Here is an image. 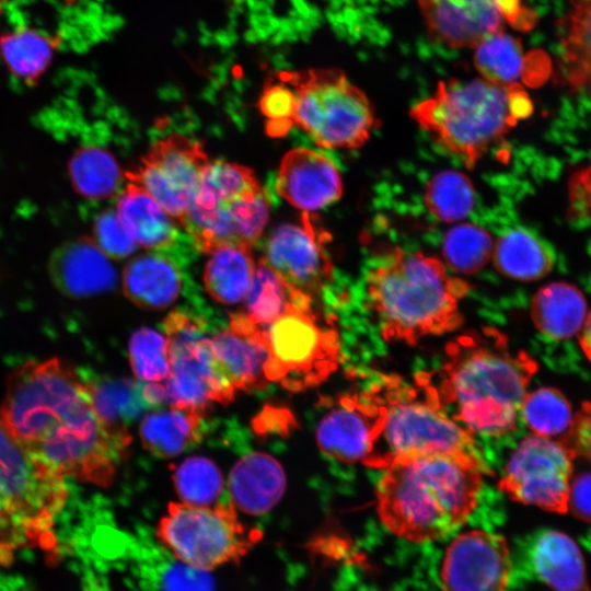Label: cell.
Here are the masks:
<instances>
[{
  "instance_id": "45",
  "label": "cell",
  "mask_w": 591,
  "mask_h": 591,
  "mask_svg": "<svg viewBox=\"0 0 591 591\" xmlns=\"http://www.w3.org/2000/svg\"><path fill=\"white\" fill-rule=\"evenodd\" d=\"M561 441L576 454L591 461V403H584L573 416L572 425Z\"/></svg>"
},
{
  "instance_id": "39",
  "label": "cell",
  "mask_w": 591,
  "mask_h": 591,
  "mask_svg": "<svg viewBox=\"0 0 591 591\" xmlns=\"http://www.w3.org/2000/svg\"><path fill=\"white\" fill-rule=\"evenodd\" d=\"M175 490L183 502L210 506L220 496L223 479L218 466L207 457L192 456L173 470Z\"/></svg>"
},
{
  "instance_id": "30",
  "label": "cell",
  "mask_w": 591,
  "mask_h": 591,
  "mask_svg": "<svg viewBox=\"0 0 591 591\" xmlns=\"http://www.w3.org/2000/svg\"><path fill=\"white\" fill-rule=\"evenodd\" d=\"M209 254L204 271L207 292L222 304L243 301L251 288L256 267L252 247L224 245Z\"/></svg>"
},
{
  "instance_id": "35",
  "label": "cell",
  "mask_w": 591,
  "mask_h": 591,
  "mask_svg": "<svg viewBox=\"0 0 591 591\" xmlns=\"http://www.w3.org/2000/svg\"><path fill=\"white\" fill-rule=\"evenodd\" d=\"M425 202L440 221L455 222L467 217L475 202L471 179L457 171H442L427 184Z\"/></svg>"
},
{
  "instance_id": "27",
  "label": "cell",
  "mask_w": 591,
  "mask_h": 591,
  "mask_svg": "<svg viewBox=\"0 0 591 591\" xmlns=\"http://www.w3.org/2000/svg\"><path fill=\"white\" fill-rule=\"evenodd\" d=\"M116 212L138 245L166 248L174 243L177 222L139 185L130 182L117 201Z\"/></svg>"
},
{
  "instance_id": "9",
  "label": "cell",
  "mask_w": 591,
  "mask_h": 591,
  "mask_svg": "<svg viewBox=\"0 0 591 591\" xmlns=\"http://www.w3.org/2000/svg\"><path fill=\"white\" fill-rule=\"evenodd\" d=\"M293 89V125L327 149H355L375 125L366 93L339 69H310L279 73Z\"/></svg>"
},
{
  "instance_id": "16",
  "label": "cell",
  "mask_w": 591,
  "mask_h": 591,
  "mask_svg": "<svg viewBox=\"0 0 591 591\" xmlns=\"http://www.w3.org/2000/svg\"><path fill=\"white\" fill-rule=\"evenodd\" d=\"M301 223H282L270 234L263 257L290 289L313 297L331 280L333 265L325 251L327 235L315 229L308 212Z\"/></svg>"
},
{
  "instance_id": "31",
  "label": "cell",
  "mask_w": 591,
  "mask_h": 591,
  "mask_svg": "<svg viewBox=\"0 0 591 591\" xmlns=\"http://www.w3.org/2000/svg\"><path fill=\"white\" fill-rule=\"evenodd\" d=\"M493 258L500 274L521 281L545 277L554 264L547 245L522 228L511 229L497 240Z\"/></svg>"
},
{
  "instance_id": "44",
  "label": "cell",
  "mask_w": 591,
  "mask_h": 591,
  "mask_svg": "<svg viewBox=\"0 0 591 591\" xmlns=\"http://www.w3.org/2000/svg\"><path fill=\"white\" fill-rule=\"evenodd\" d=\"M212 580L205 570L182 563L165 572L161 591H212Z\"/></svg>"
},
{
  "instance_id": "25",
  "label": "cell",
  "mask_w": 591,
  "mask_h": 591,
  "mask_svg": "<svg viewBox=\"0 0 591 591\" xmlns=\"http://www.w3.org/2000/svg\"><path fill=\"white\" fill-rule=\"evenodd\" d=\"M181 277L176 266L154 253L134 257L123 271L125 296L137 306L162 310L179 294Z\"/></svg>"
},
{
  "instance_id": "2",
  "label": "cell",
  "mask_w": 591,
  "mask_h": 591,
  "mask_svg": "<svg viewBox=\"0 0 591 591\" xmlns=\"http://www.w3.org/2000/svg\"><path fill=\"white\" fill-rule=\"evenodd\" d=\"M536 370L526 352L512 351L502 334L487 328L447 345L436 387L455 421L471 432L501 436L515 428Z\"/></svg>"
},
{
  "instance_id": "40",
  "label": "cell",
  "mask_w": 591,
  "mask_h": 591,
  "mask_svg": "<svg viewBox=\"0 0 591 591\" xmlns=\"http://www.w3.org/2000/svg\"><path fill=\"white\" fill-rule=\"evenodd\" d=\"M129 360L135 375L146 382H160L170 376L171 364L166 337L141 327L129 340Z\"/></svg>"
},
{
  "instance_id": "33",
  "label": "cell",
  "mask_w": 591,
  "mask_h": 591,
  "mask_svg": "<svg viewBox=\"0 0 591 591\" xmlns=\"http://www.w3.org/2000/svg\"><path fill=\"white\" fill-rule=\"evenodd\" d=\"M57 44L49 35L20 26L0 36V56L15 78L35 85L51 62Z\"/></svg>"
},
{
  "instance_id": "37",
  "label": "cell",
  "mask_w": 591,
  "mask_h": 591,
  "mask_svg": "<svg viewBox=\"0 0 591 591\" xmlns=\"http://www.w3.org/2000/svg\"><path fill=\"white\" fill-rule=\"evenodd\" d=\"M494 245L491 235L485 229L473 223H461L445 233L442 252L452 269L473 275L489 262Z\"/></svg>"
},
{
  "instance_id": "48",
  "label": "cell",
  "mask_w": 591,
  "mask_h": 591,
  "mask_svg": "<svg viewBox=\"0 0 591 591\" xmlns=\"http://www.w3.org/2000/svg\"><path fill=\"white\" fill-rule=\"evenodd\" d=\"M0 1H5V0H0Z\"/></svg>"
},
{
  "instance_id": "26",
  "label": "cell",
  "mask_w": 591,
  "mask_h": 591,
  "mask_svg": "<svg viewBox=\"0 0 591 591\" xmlns=\"http://www.w3.org/2000/svg\"><path fill=\"white\" fill-rule=\"evenodd\" d=\"M587 303L575 286L557 281L542 287L533 297L531 317L545 336L563 340L582 329L587 318Z\"/></svg>"
},
{
  "instance_id": "7",
  "label": "cell",
  "mask_w": 591,
  "mask_h": 591,
  "mask_svg": "<svg viewBox=\"0 0 591 591\" xmlns=\"http://www.w3.org/2000/svg\"><path fill=\"white\" fill-rule=\"evenodd\" d=\"M269 218V204L254 172L210 161L182 223L202 253L224 245L252 247Z\"/></svg>"
},
{
  "instance_id": "14",
  "label": "cell",
  "mask_w": 591,
  "mask_h": 591,
  "mask_svg": "<svg viewBox=\"0 0 591 591\" xmlns=\"http://www.w3.org/2000/svg\"><path fill=\"white\" fill-rule=\"evenodd\" d=\"M209 162L199 142L173 134L157 141L126 177L182 225Z\"/></svg>"
},
{
  "instance_id": "12",
  "label": "cell",
  "mask_w": 591,
  "mask_h": 591,
  "mask_svg": "<svg viewBox=\"0 0 591 591\" xmlns=\"http://www.w3.org/2000/svg\"><path fill=\"white\" fill-rule=\"evenodd\" d=\"M164 331L171 364L170 376L161 381L164 405L204 413L213 403H231L236 389L211 339L204 336V327L194 320L175 317Z\"/></svg>"
},
{
  "instance_id": "41",
  "label": "cell",
  "mask_w": 591,
  "mask_h": 591,
  "mask_svg": "<svg viewBox=\"0 0 591 591\" xmlns=\"http://www.w3.org/2000/svg\"><path fill=\"white\" fill-rule=\"evenodd\" d=\"M258 107L267 119V131L273 137L286 135L293 126L296 95L291 85L277 74L266 82Z\"/></svg>"
},
{
  "instance_id": "10",
  "label": "cell",
  "mask_w": 591,
  "mask_h": 591,
  "mask_svg": "<svg viewBox=\"0 0 591 591\" xmlns=\"http://www.w3.org/2000/svg\"><path fill=\"white\" fill-rule=\"evenodd\" d=\"M311 301L298 292L282 314L264 327L268 349L265 376L291 392L320 385L340 359L337 331L320 320Z\"/></svg>"
},
{
  "instance_id": "21",
  "label": "cell",
  "mask_w": 591,
  "mask_h": 591,
  "mask_svg": "<svg viewBox=\"0 0 591 591\" xmlns=\"http://www.w3.org/2000/svg\"><path fill=\"white\" fill-rule=\"evenodd\" d=\"M108 258L92 237L62 245L50 262L55 285L71 297H88L111 290L117 280Z\"/></svg>"
},
{
  "instance_id": "18",
  "label": "cell",
  "mask_w": 591,
  "mask_h": 591,
  "mask_svg": "<svg viewBox=\"0 0 591 591\" xmlns=\"http://www.w3.org/2000/svg\"><path fill=\"white\" fill-rule=\"evenodd\" d=\"M512 564L507 541L483 530L456 536L441 567L443 591H505Z\"/></svg>"
},
{
  "instance_id": "24",
  "label": "cell",
  "mask_w": 591,
  "mask_h": 591,
  "mask_svg": "<svg viewBox=\"0 0 591 591\" xmlns=\"http://www.w3.org/2000/svg\"><path fill=\"white\" fill-rule=\"evenodd\" d=\"M557 27L563 83L576 92L591 91V0H570Z\"/></svg>"
},
{
  "instance_id": "5",
  "label": "cell",
  "mask_w": 591,
  "mask_h": 591,
  "mask_svg": "<svg viewBox=\"0 0 591 591\" xmlns=\"http://www.w3.org/2000/svg\"><path fill=\"white\" fill-rule=\"evenodd\" d=\"M533 112L522 84L499 85L482 77L440 81L410 117L472 169L520 120Z\"/></svg>"
},
{
  "instance_id": "6",
  "label": "cell",
  "mask_w": 591,
  "mask_h": 591,
  "mask_svg": "<svg viewBox=\"0 0 591 591\" xmlns=\"http://www.w3.org/2000/svg\"><path fill=\"white\" fill-rule=\"evenodd\" d=\"M376 390L385 417L362 461L366 466L385 470L407 457L436 453L477 456L473 432L448 416L429 376H418L416 386L386 376Z\"/></svg>"
},
{
  "instance_id": "13",
  "label": "cell",
  "mask_w": 591,
  "mask_h": 591,
  "mask_svg": "<svg viewBox=\"0 0 591 591\" xmlns=\"http://www.w3.org/2000/svg\"><path fill=\"white\" fill-rule=\"evenodd\" d=\"M576 455L563 441L531 434L511 454L499 488L515 501L565 513Z\"/></svg>"
},
{
  "instance_id": "42",
  "label": "cell",
  "mask_w": 591,
  "mask_h": 591,
  "mask_svg": "<svg viewBox=\"0 0 591 591\" xmlns=\"http://www.w3.org/2000/svg\"><path fill=\"white\" fill-rule=\"evenodd\" d=\"M92 239L111 259L125 258L132 254L138 246L114 209H106L97 216Z\"/></svg>"
},
{
  "instance_id": "4",
  "label": "cell",
  "mask_w": 591,
  "mask_h": 591,
  "mask_svg": "<svg viewBox=\"0 0 591 591\" xmlns=\"http://www.w3.org/2000/svg\"><path fill=\"white\" fill-rule=\"evenodd\" d=\"M470 289L439 259L399 248L367 277L369 303L382 337L408 345L457 329L464 320L460 302Z\"/></svg>"
},
{
  "instance_id": "20",
  "label": "cell",
  "mask_w": 591,
  "mask_h": 591,
  "mask_svg": "<svg viewBox=\"0 0 591 591\" xmlns=\"http://www.w3.org/2000/svg\"><path fill=\"white\" fill-rule=\"evenodd\" d=\"M264 327L240 312L231 315L228 329L210 338L217 358L236 390L253 392L267 385L264 366L268 349Z\"/></svg>"
},
{
  "instance_id": "15",
  "label": "cell",
  "mask_w": 591,
  "mask_h": 591,
  "mask_svg": "<svg viewBox=\"0 0 591 591\" xmlns=\"http://www.w3.org/2000/svg\"><path fill=\"white\" fill-rule=\"evenodd\" d=\"M430 40L449 48H474L485 37L512 28L528 32L537 22L522 0H417Z\"/></svg>"
},
{
  "instance_id": "46",
  "label": "cell",
  "mask_w": 591,
  "mask_h": 591,
  "mask_svg": "<svg viewBox=\"0 0 591 591\" xmlns=\"http://www.w3.org/2000/svg\"><path fill=\"white\" fill-rule=\"evenodd\" d=\"M568 510L576 518L591 523V471L579 474L570 483Z\"/></svg>"
},
{
  "instance_id": "11",
  "label": "cell",
  "mask_w": 591,
  "mask_h": 591,
  "mask_svg": "<svg viewBox=\"0 0 591 591\" xmlns=\"http://www.w3.org/2000/svg\"><path fill=\"white\" fill-rule=\"evenodd\" d=\"M157 535L181 563L211 570L237 563L260 542L263 533L245 525L234 506H193L171 502L160 520Z\"/></svg>"
},
{
  "instance_id": "3",
  "label": "cell",
  "mask_w": 591,
  "mask_h": 591,
  "mask_svg": "<svg viewBox=\"0 0 591 591\" xmlns=\"http://www.w3.org/2000/svg\"><path fill=\"white\" fill-rule=\"evenodd\" d=\"M483 484L478 456L425 454L385 468L376 489L378 513L395 535L412 542L441 538L476 507Z\"/></svg>"
},
{
  "instance_id": "19",
  "label": "cell",
  "mask_w": 591,
  "mask_h": 591,
  "mask_svg": "<svg viewBox=\"0 0 591 591\" xmlns=\"http://www.w3.org/2000/svg\"><path fill=\"white\" fill-rule=\"evenodd\" d=\"M278 194L303 212L315 211L340 198L343 183L335 163L308 148H294L281 160Z\"/></svg>"
},
{
  "instance_id": "32",
  "label": "cell",
  "mask_w": 591,
  "mask_h": 591,
  "mask_svg": "<svg viewBox=\"0 0 591 591\" xmlns=\"http://www.w3.org/2000/svg\"><path fill=\"white\" fill-rule=\"evenodd\" d=\"M90 385L95 408L103 421L130 443L128 427L152 408L143 396V383L132 379H114Z\"/></svg>"
},
{
  "instance_id": "43",
  "label": "cell",
  "mask_w": 591,
  "mask_h": 591,
  "mask_svg": "<svg viewBox=\"0 0 591 591\" xmlns=\"http://www.w3.org/2000/svg\"><path fill=\"white\" fill-rule=\"evenodd\" d=\"M569 217L591 221V165L576 171L569 178Z\"/></svg>"
},
{
  "instance_id": "17",
  "label": "cell",
  "mask_w": 591,
  "mask_h": 591,
  "mask_svg": "<svg viewBox=\"0 0 591 591\" xmlns=\"http://www.w3.org/2000/svg\"><path fill=\"white\" fill-rule=\"evenodd\" d=\"M384 417L385 406L376 389L341 395L317 424V445L333 460L362 463L381 431Z\"/></svg>"
},
{
  "instance_id": "8",
  "label": "cell",
  "mask_w": 591,
  "mask_h": 591,
  "mask_svg": "<svg viewBox=\"0 0 591 591\" xmlns=\"http://www.w3.org/2000/svg\"><path fill=\"white\" fill-rule=\"evenodd\" d=\"M67 497L65 477L24 449L0 419V548L50 538Z\"/></svg>"
},
{
  "instance_id": "36",
  "label": "cell",
  "mask_w": 591,
  "mask_h": 591,
  "mask_svg": "<svg viewBox=\"0 0 591 591\" xmlns=\"http://www.w3.org/2000/svg\"><path fill=\"white\" fill-rule=\"evenodd\" d=\"M298 292L287 287L260 258L244 299L243 313L255 324L267 326L282 314Z\"/></svg>"
},
{
  "instance_id": "29",
  "label": "cell",
  "mask_w": 591,
  "mask_h": 591,
  "mask_svg": "<svg viewBox=\"0 0 591 591\" xmlns=\"http://www.w3.org/2000/svg\"><path fill=\"white\" fill-rule=\"evenodd\" d=\"M473 61L479 76L495 84L534 85L540 80L529 67L532 60L524 54L522 43L505 31L491 34L474 48Z\"/></svg>"
},
{
  "instance_id": "28",
  "label": "cell",
  "mask_w": 591,
  "mask_h": 591,
  "mask_svg": "<svg viewBox=\"0 0 591 591\" xmlns=\"http://www.w3.org/2000/svg\"><path fill=\"white\" fill-rule=\"evenodd\" d=\"M202 414L174 406L148 412L139 426L142 445L158 457L183 453L200 438Z\"/></svg>"
},
{
  "instance_id": "23",
  "label": "cell",
  "mask_w": 591,
  "mask_h": 591,
  "mask_svg": "<svg viewBox=\"0 0 591 591\" xmlns=\"http://www.w3.org/2000/svg\"><path fill=\"white\" fill-rule=\"evenodd\" d=\"M532 561L538 577L554 591H591L582 553L567 534L547 530L533 545Z\"/></svg>"
},
{
  "instance_id": "22",
  "label": "cell",
  "mask_w": 591,
  "mask_h": 591,
  "mask_svg": "<svg viewBox=\"0 0 591 591\" xmlns=\"http://www.w3.org/2000/svg\"><path fill=\"white\" fill-rule=\"evenodd\" d=\"M286 489L285 472L273 456L254 452L240 459L229 475L232 505L251 515L271 510Z\"/></svg>"
},
{
  "instance_id": "47",
  "label": "cell",
  "mask_w": 591,
  "mask_h": 591,
  "mask_svg": "<svg viewBox=\"0 0 591 591\" xmlns=\"http://www.w3.org/2000/svg\"><path fill=\"white\" fill-rule=\"evenodd\" d=\"M580 345L587 357L591 360V312L587 315L586 322L580 331Z\"/></svg>"
},
{
  "instance_id": "38",
  "label": "cell",
  "mask_w": 591,
  "mask_h": 591,
  "mask_svg": "<svg viewBox=\"0 0 591 591\" xmlns=\"http://www.w3.org/2000/svg\"><path fill=\"white\" fill-rule=\"evenodd\" d=\"M521 413L533 434L545 438L567 433L573 420L569 402L553 387H540L528 393Z\"/></svg>"
},
{
  "instance_id": "1",
  "label": "cell",
  "mask_w": 591,
  "mask_h": 591,
  "mask_svg": "<svg viewBox=\"0 0 591 591\" xmlns=\"http://www.w3.org/2000/svg\"><path fill=\"white\" fill-rule=\"evenodd\" d=\"M0 419L51 470L102 487L112 484L130 444L103 421L91 385L56 358L26 362L11 373Z\"/></svg>"
},
{
  "instance_id": "34",
  "label": "cell",
  "mask_w": 591,
  "mask_h": 591,
  "mask_svg": "<svg viewBox=\"0 0 591 591\" xmlns=\"http://www.w3.org/2000/svg\"><path fill=\"white\" fill-rule=\"evenodd\" d=\"M68 174L73 189L91 200L112 196L123 177L114 155L94 146L80 147L74 151L68 163Z\"/></svg>"
}]
</instances>
